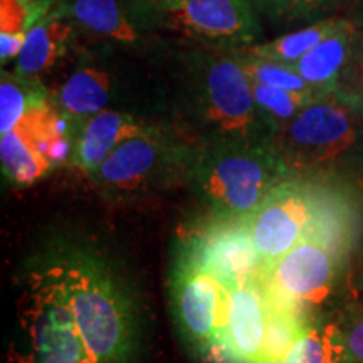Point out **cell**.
<instances>
[{
    "label": "cell",
    "mask_w": 363,
    "mask_h": 363,
    "mask_svg": "<svg viewBox=\"0 0 363 363\" xmlns=\"http://www.w3.org/2000/svg\"><path fill=\"white\" fill-rule=\"evenodd\" d=\"M39 262L57 281L94 362L131 363L138 345L136 308L126 284L101 254L66 244Z\"/></svg>",
    "instance_id": "6da1fadb"
},
{
    "label": "cell",
    "mask_w": 363,
    "mask_h": 363,
    "mask_svg": "<svg viewBox=\"0 0 363 363\" xmlns=\"http://www.w3.org/2000/svg\"><path fill=\"white\" fill-rule=\"evenodd\" d=\"M291 177L272 142H225L195 147L187 179L211 216L242 219Z\"/></svg>",
    "instance_id": "7a4b0ae2"
},
{
    "label": "cell",
    "mask_w": 363,
    "mask_h": 363,
    "mask_svg": "<svg viewBox=\"0 0 363 363\" xmlns=\"http://www.w3.org/2000/svg\"><path fill=\"white\" fill-rule=\"evenodd\" d=\"M7 363H96L57 281L39 261L27 271L19 294Z\"/></svg>",
    "instance_id": "3957f363"
},
{
    "label": "cell",
    "mask_w": 363,
    "mask_h": 363,
    "mask_svg": "<svg viewBox=\"0 0 363 363\" xmlns=\"http://www.w3.org/2000/svg\"><path fill=\"white\" fill-rule=\"evenodd\" d=\"M203 143L272 142L274 131L254 99L252 84L235 54L203 59L195 94Z\"/></svg>",
    "instance_id": "277c9868"
},
{
    "label": "cell",
    "mask_w": 363,
    "mask_h": 363,
    "mask_svg": "<svg viewBox=\"0 0 363 363\" xmlns=\"http://www.w3.org/2000/svg\"><path fill=\"white\" fill-rule=\"evenodd\" d=\"M194 150L185 140L150 125L121 143L89 177L104 195L128 201L170 184L177 175L189 177Z\"/></svg>",
    "instance_id": "5b68a950"
},
{
    "label": "cell",
    "mask_w": 363,
    "mask_h": 363,
    "mask_svg": "<svg viewBox=\"0 0 363 363\" xmlns=\"http://www.w3.org/2000/svg\"><path fill=\"white\" fill-rule=\"evenodd\" d=\"M363 118L335 96L301 110L272 138L288 169L296 172L326 165L362 142Z\"/></svg>",
    "instance_id": "8992f818"
},
{
    "label": "cell",
    "mask_w": 363,
    "mask_h": 363,
    "mask_svg": "<svg viewBox=\"0 0 363 363\" xmlns=\"http://www.w3.org/2000/svg\"><path fill=\"white\" fill-rule=\"evenodd\" d=\"M170 299L185 343L199 355L222 358L229 286L179 252L170 274Z\"/></svg>",
    "instance_id": "52a82bcc"
},
{
    "label": "cell",
    "mask_w": 363,
    "mask_h": 363,
    "mask_svg": "<svg viewBox=\"0 0 363 363\" xmlns=\"http://www.w3.org/2000/svg\"><path fill=\"white\" fill-rule=\"evenodd\" d=\"M321 192L323 185L291 177L242 217L249 239L264 264L279 259L306 239L315 224Z\"/></svg>",
    "instance_id": "ba28073f"
},
{
    "label": "cell",
    "mask_w": 363,
    "mask_h": 363,
    "mask_svg": "<svg viewBox=\"0 0 363 363\" xmlns=\"http://www.w3.org/2000/svg\"><path fill=\"white\" fill-rule=\"evenodd\" d=\"M340 257L315 239H303L279 259L262 266L259 279L271 301L301 311L328 298Z\"/></svg>",
    "instance_id": "9c48e42d"
},
{
    "label": "cell",
    "mask_w": 363,
    "mask_h": 363,
    "mask_svg": "<svg viewBox=\"0 0 363 363\" xmlns=\"http://www.w3.org/2000/svg\"><path fill=\"white\" fill-rule=\"evenodd\" d=\"M180 254L212 272L225 286L259 276L264 262L254 249L242 219L211 216L180 240Z\"/></svg>",
    "instance_id": "30bf717a"
},
{
    "label": "cell",
    "mask_w": 363,
    "mask_h": 363,
    "mask_svg": "<svg viewBox=\"0 0 363 363\" xmlns=\"http://www.w3.org/2000/svg\"><path fill=\"white\" fill-rule=\"evenodd\" d=\"M163 24L192 38L247 48L261 29L247 0H158Z\"/></svg>",
    "instance_id": "8fae6325"
},
{
    "label": "cell",
    "mask_w": 363,
    "mask_h": 363,
    "mask_svg": "<svg viewBox=\"0 0 363 363\" xmlns=\"http://www.w3.org/2000/svg\"><path fill=\"white\" fill-rule=\"evenodd\" d=\"M269 303L259 276L239 281L229 288L222 360L257 363L266 337Z\"/></svg>",
    "instance_id": "7c38bea8"
},
{
    "label": "cell",
    "mask_w": 363,
    "mask_h": 363,
    "mask_svg": "<svg viewBox=\"0 0 363 363\" xmlns=\"http://www.w3.org/2000/svg\"><path fill=\"white\" fill-rule=\"evenodd\" d=\"M148 126L128 113L106 108L76 126L69 162L76 169L91 175L121 143L143 133Z\"/></svg>",
    "instance_id": "4fadbf2b"
},
{
    "label": "cell",
    "mask_w": 363,
    "mask_h": 363,
    "mask_svg": "<svg viewBox=\"0 0 363 363\" xmlns=\"http://www.w3.org/2000/svg\"><path fill=\"white\" fill-rule=\"evenodd\" d=\"M357 33L358 27L350 19L343 29L326 38L293 65L298 74L320 98H330L335 94L340 76L350 59Z\"/></svg>",
    "instance_id": "5bb4252c"
},
{
    "label": "cell",
    "mask_w": 363,
    "mask_h": 363,
    "mask_svg": "<svg viewBox=\"0 0 363 363\" xmlns=\"http://www.w3.org/2000/svg\"><path fill=\"white\" fill-rule=\"evenodd\" d=\"M71 38L72 26L61 19V13L45 17L27 30L16 72L22 78L38 79L61 59Z\"/></svg>",
    "instance_id": "9a60e30c"
},
{
    "label": "cell",
    "mask_w": 363,
    "mask_h": 363,
    "mask_svg": "<svg viewBox=\"0 0 363 363\" xmlns=\"http://www.w3.org/2000/svg\"><path fill=\"white\" fill-rule=\"evenodd\" d=\"M111 98V76L94 66L79 67L57 93V110L69 120L79 121L106 110Z\"/></svg>",
    "instance_id": "2e32d148"
},
{
    "label": "cell",
    "mask_w": 363,
    "mask_h": 363,
    "mask_svg": "<svg viewBox=\"0 0 363 363\" xmlns=\"http://www.w3.org/2000/svg\"><path fill=\"white\" fill-rule=\"evenodd\" d=\"M62 16H69L91 33L113 39L116 43L131 44L138 39L135 26L125 16L118 0H66L62 2Z\"/></svg>",
    "instance_id": "e0dca14e"
},
{
    "label": "cell",
    "mask_w": 363,
    "mask_h": 363,
    "mask_svg": "<svg viewBox=\"0 0 363 363\" xmlns=\"http://www.w3.org/2000/svg\"><path fill=\"white\" fill-rule=\"evenodd\" d=\"M2 170L12 184L27 187L43 179L52 165L40 155L33 135L24 125H17L0 138Z\"/></svg>",
    "instance_id": "ac0fdd59"
},
{
    "label": "cell",
    "mask_w": 363,
    "mask_h": 363,
    "mask_svg": "<svg viewBox=\"0 0 363 363\" xmlns=\"http://www.w3.org/2000/svg\"><path fill=\"white\" fill-rule=\"evenodd\" d=\"M350 22V17H330V19H321L316 24L305 29L294 30V33L284 34L281 38L271 40V43L256 44L251 48H242L247 52L259 56L271 61H279L284 65H294L303 56H306L313 48L323 43L326 38L338 33L345 26Z\"/></svg>",
    "instance_id": "d6986e66"
},
{
    "label": "cell",
    "mask_w": 363,
    "mask_h": 363,
    "mask_svg": "<svg viewBox=\"0 0 363 363\" xmlns=\"http://www.w3.org/2000/svg\"><path fill=\"white\" fill-rule=\"evenodd\" d=\"M267 303H269V318H267L266 337L257 363H284L289 352L310 326L303 320L301 311L276 305L269 298Z\"/></svg>",
    "instance_id": "ffe728a7"
},
{
    "label": "cell",
    "mask_w": 363,
    "mask_h": 363,
    "mask_svg": "<svg viewBox=\"0 0 363 363\" xmlns=\"http://www.w3.org/2000/svg\"><path fill=\"white\" fill-rule=\"evenodd\" d=\"M48 93L38 79H27L17 72H2L0 81V133L6 135L21 123L27 111L48 103Z\"/></svg>",
    "instance_id": "44dd1931"
},
{
    "label": "cell",
    "mask_w": 363,
    "mask_h": 363,
    "mask_svg": "<svg viewBox=\"0 0 363 363\" xmlns=\"http://www.w3.org/2000/svg\"><path fill=\"white\" fill-rule=\"evenodd\" d=\"M347 355L345 337L337 325L310 326L284 363H342Z\"/></svg>",
    "instance_id": "7402d4cb"
},
{
    "label": "cell",
    "mask_w": 363,
    "mask_h": 363,
    "mask_svg": "<svg viewBox=\"0 0 363 363\" xmlns=\"http://www.w3.org/2000/svg\"><path fill=\"white\" fill-rule=\"evenodd\" d=\"M251 84L257 108H259L262 116L266 118L274 135L284 125H288L299 111L305 110L316 99H321L313 93H296V91L271 88V86L256 83V81H251Z\"/></svg>",
    "instance_id": "603a6c76"
},
{
    "label": "cell",
    "mask_w": 363,
    "mask_h": 363,
    "mask_svg": "<svg viewBox=\"0 0 363 363\" xmlns=\"http://www.w3.org/2000/svg\"><path fill=\"white\" fill-rule=\"evenodd\" d=\"M234 54L238 56L240 65H242L244 71H246V74L251 81L271 86V88L296 91V93H313L315 96H318L291 65H284V62L279 61H271V59L254 56V54L247 52L242 48L238 49V52Z\"/></svg>",
    "instance_id": "cb8c5ba5"
},
{
    "label": "cell",
    "mask_w": 363,
    "mask_h": 363,
    "mask_svg": "<svg viewBox=\"0 0 363 363\" xmlns=\"http://www.w3.org/2000/svg\"><path fill=\"white\" fill-rule=\"evenodd\" d=\"M333 96L363 118V29H358L350 59L340 76Z\"/></svg>",
    "instance_id": "d4e9b609"
},
{
    "label": "cell",
    "mask_w": 363,
    "mask_h": 363,
    "mask_svg": "<svg viewBox=\"0 0 363 363\" xmlns=\"http://www.w3.org/2000/svg\"><path fill=\"white\" fill-rule=\"evenodd\" d=\"M29 12L22 0H0V34H27Z\"/></svg>",
    "instance_id": "484cf974"
},
{
    "label": "cell",
    "mask_w": 363,
    "mask_h": 363,
    "mask_svg": "<svg viewBox=\"0 0 363 363\" xmlns=\"http://www.w3.org/2000/svg\"><path fill=\"white\" fill-rule=\"evenodd\" d=\"M338 0H283L279 4L278 12L288 13V16H303L320 11V9L333 6Z\"/></svg>",
    "instance_id": "4316f807"
},
{
    "label": "cell",
    "mask_w": 363,
    "mask_h": 363,
    "mask_svg": "<svg viewBox=\"0 0 363 363\" xmlns=\"http://www.w3.org/2000/svg\"><path fill=\"white\" fill-rule=\"evenodd\" d=\"M345 337L347 355L355 363H363V316L357 320Z\"/></svg>",
    "instance_id": "83f0119b"
},
{
    "label": "cell",
    "mask_w": 363,
    "mask_h": 363,
    "mask_svg": "<svg viewBox=\"0 0 363 363\" xmlns=\"http://www.w3.org/2000/svg\"><path fill=\"white\" fill-rule=\"evenodd\" d=\"M24 40L26 34H0V57H2V62L16 56L19 57Z\"/></svg>",
    "instance_id": "f1b7e54d"
},
{
    "label": "cell",
    "mask_w": 363,
    "mask_h": 363,
    "mask_svg": "<svg viewBox=\"0 0 363 363\" xmlns=\"http://www.w3.org/2000/svg\"><path fill=\"white\" fill-rule=\"evenodd\" d=\"M350 19L355 22L358 29H363V0H355V13Z\"/></svg>",
    "instance_id": "f546056e"
},
{
    "label": "cell",
    "mask_w": 363,
    "mask_h": 363,
    "mask_svg": "<svg viewBox=\"0 0 363 363\" xmlns=\"http://www.w3.org/2000/svg\"><path fill=\"white\" fill-rule=\"evenodd\" d=\"M267 2H272V4H274V6H276V9H278L279 4L283 2V0H267Z\"/></svg>",
    "instance_id": "4dcf8cb0"
},
{
    "label": "cell",
    "mask_w": 363,
    "mask_h": 363,
    "mask_svg": "<svg viewBox=\"0 0 363 363\" xmlns=\"http://www.w3.org/2000/svg\"><path fill=\"white\" fill-rule=\"evenodd\" d=\"M54 2H56V0H54ZM57 2H66V0H57Z\"/></svg>",
    "instance_id": "1f68e13d"
},
{
    "label": "cell",
    "mask_w": 363,
    "mask_h": 363,
    "mask_svg": "<svg viewBox=\"0 0 363 363\" xmlns=\"http://www.w3.org/2000/svg\"><path fill=\"white\" fill-rule=\"evenodd\" d=\"M152 2H153V4H155V2H158V0H152Z\"/></svg>",
    "instance_id": "d6a6232c"
},
{
    "label": "cell",
    "mask_w": 363,
    "mask_h": 363,
    "mask_svg": "<svg viewBox=\"0 0 363 363\" xmlns=\"http://www.w3.org/2000/svg\"><path fill=\"white\" fill-rule=\"evenodd\" d=\"M362 142H363V133H362Z\"/></svg>",
    "instance_id": "836d02e7"
}]
</instances>
